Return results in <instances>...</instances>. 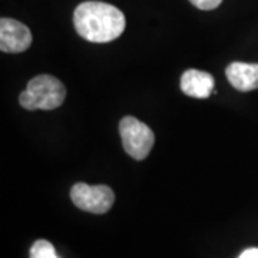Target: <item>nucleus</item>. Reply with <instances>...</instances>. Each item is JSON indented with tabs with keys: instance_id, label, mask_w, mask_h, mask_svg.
I'll return each mask as SVG.
<instances>
[{
	"instance_id": "obj_7",
	"label": "nucleus",
	"mask_w": 258,
	"mask_h": 258,
	"mask_svg": "<svg viewBox=\"0 0 258 258\" xmlns=\"http://www.w3.org/2000/svg\"><path fill=\"white\" fill-rule=\"evenodd\" d=\"M227 79L240 92H249L258 89V63L234 62L228 64Z\"/></svg>"
},
{
	"instance_id": "obj_4",
	"label": "nucleus",
	"mask_w": 258,
	"mask_h": 258,
	"mask_svg": "<svg viewBox=\"0 0 258 258\" xmlns=\"http://www.w3.org/2000/svg\"><path fill=\"white\" fill-rule=\"evenodd\" d=\"M72 203L82 211L105 214L115 203V194L108 185H88L78 182L71 189Z\"/></svg>"
},
{
	"instance_id": "obj_8",
	"label": "nucleus",
	"mask_w": 258,
	"mask_h": 258,
	"mask_svg": "<svg viewBox=\"0 0 258 258\" xmlns=\"http://www.w3.org/2000/svg\"><path fill=\"white\" fill-rule=\"evenodd\" d=\"M30 258H60L55 247L46 240H37L30 248Z\"/></svg>"
},
{
	"instance_id": "obj_3",
	"label": "nucleus",
	"mask_w": 258,
	"mask_h": 258,
	"mask_svg": "<svg viewBox=\"0 0 258 258\" xmlns=\"http://www.w3.org/2000/svg\"><path fill=\"white\" fill-rule=\"evenodd\" d=\"M119 134L125 152L137 161L145 159L155 144L152 129L135 116H125L120 119Z\"/></svg>"
},
{
	"instance_id": "obj_2",
	"label": "nucleus",
	"mask_w": 258,
	"mask_h": 258,
	"mask_svg": "<svg viewBox=\"0 0 258 258\" xmlns=\"http://www.w3.org/2000/svg\"><path fill=\"white\" fill-rule=\"evenodd\" d=\"M66 98V88L52 75H39L30 79L26 89L20 93L19 103L28 111H52L59 108Z\"/></svg>"
},
{
	"instance_id": "obj_5",
	"label": "nucleus",
	"mask_w": 258,
	"mask_h": 258,
	"mask_svg": "<svg viewBox=\"0 0 258 258\" xmlns=\"http://www.w3.org/2000/svg\"><path fill=\"white\" fill-rule=\"evenodd\" d=\"M32 45V32L22 22L10 18L0 19V50L20 53Z\"/></svg>"
},
{
	"instance_id": "obj_1",
	"label": "nucleus",
	"mask_w": 258,
	"mask_h": 258,
	"mask_svg": "<svg viewBox=\"0 0 258 258\" xmlns=\"http://www.w3.org/2000/svg\"><path fill=\"white\" fill-rule=\"evenodd\" d=\"M79 36L93 43H108L123 33L126 20L118 8L103 2H83L74 12Z\"/></svg>"
},
{
	"instance_id": "obj_6",
	"label": "nucleus",
	"mask_w": 258,
	"mask_h": 258,
	"mask_svg": "<svg viewBox=\"0 0 258 258\" xmlns=\"http://www.w3.org/2000/svg\"><path fill=\"white\" fill-rule=\"evenodd\" d=\"M214 76L198 69H188L181 76V91L191 98L207 99L214 91Z\"/></svg>"
},
{
	"instance_id": "obj_10",
	"label": "nucleus",
	"mask_w": 258,
	"mask_h": 258,
	"mask_svg": "<svg viewBox=\"0 0 258 258\" xmlns=\"http://www.w3.org/2000/svg\"><path fill=\"white\" fill-rule=\"evenodd\" d=\"M238 258H258V248L245 249Z\"/></svg>"
},
{
	"instance_id": "obj_9",
	"label": "nucleus",
	"mask_w": 258,
	"mask_h": 258,
	"mask_svg": "<svg viewBox=\"0 0 258 258\" xmlns=\"http://www.w3.org/2000/svg\"><path fill=\"white\" fill-rule=\"evenodd\" d=\"M189 2L195 8L201 10H214L222 3V0H189Z\"/></svg>"
}]
</instances>
